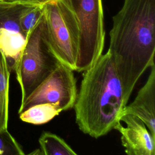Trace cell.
Here are the masks:
<instances>
[{"instance_id":"e0dca14e","label":"cell","mask_w":155,"mask_h":155,"mask_svg":"<svg viewBox=\"0 0 155 155\" xmlns=\"http://www.w3.org/2000/svg\"><path fill=\"white\" fill-rule=\"evenodd\" d=\"M15 2V0H0V3H8Z\"/></svg>"},{"instance_id":"8992f818","label":"cell","mask_w":155,"mask_h":155,"mask_svg":"<svg viewBox=\"0 0 155 155\" xmlns=\"http://www.w3.org/2000/svg\"><path fill=\"white\" fill-rule=\"evenodd\" d=\"M78 94L76 79L73 71L59 63L55 69L20 104L18 114L39 104L57 105L62 111L74 107Z\"/></svg>"},{"instance_id":"7c38bea8","label":"cell","mask_w":155,"mask_h":155,"mask_svg":"<svg viewBox=\"0 0 155 155\" xmlns=\"http://www.w3.org/2000/svg\"><path fill=\"white\" fill-rule=\"evenodd\" d=\"M39 143L45 155H78L62 138L50 132H44Z\"/></svg>"},{"instance_id":"5b68a950","label":"cell","mask_w":155,"mask_h":155,"mask_svg":"<svg viewBox=\"0 0 155 155\" xmlns=\"http://www.w3.org/2000/svg\"><path fill=\"white\" fill-rule=\"evenodd\" d=\"M76 18L80 33L76 71L90 68L102 54L105 30L102 0H67Z\"/></svg>"},{"instance_id":"4fadbf2b","label":"cell","mask_w":155,"mask_h":155,"mask_svg":"<svg viewBox=\"0 0 155 155\" xmlns=\"http://www.w3.org/2000/svg\"><path fill=\"white\" fill-rule=\"evenodd\" d=\"M43 5L27 6L19 17V25L23 33L26 36L36 25L43 15Z\"/></svg>"},{"instance_id":"5bb4252c","label":"cell","mask_w":155,"mask_h":155,"mask_svg":"<svg viewBox=\"0 0 155 155\" xmlns=\"http://www.w3.org/2000/svg\"><path fill=\"white\" fill-rule=\"evenodd\" d=\"M22 147L8 131L0 132V155H25Z\"/></svg>"},{"instance_id":"9c48e42d","label":"cell","mask_w":155,"mask_h":155,"mask_svg":"<svg viewBox=\"0 0 155 155\" xmlns=\"http://www.w3.org/2000/svg\"><path fill=\"white\" fill-rule=\"evenodd\" d=\"M150 68L146 82L133 102L125 107L122 115L130 114L140 119L155 138V65Z\"/></svg>"},{"instance_id":"9a60e30c","label":"cell","mask_w":155,"mask_h":155,"mask_svg":"<svg viewBox=\"0 0 155 155\" xmlns=\"http://www.w3.org/2000/svg\"><path fill=\"white\" fill-rule=\"evenodd\" d=\"M52 0H15L21 3L32 5H43Z\"/></svg>"},{"instance_id":"ba28073f","label":"cell","mask_w":155,"mask_h":155,"mask_svg":"<svg viewBox=\"0 0 155 155\" xmlns=\"http://www.w3.org/2000/svg\"><path fill=\"white\" fill-rule=\"evenodd\" d=\"M114 129L120 134L127 155H155V138L138 117L130 114H122Z\"/></svg>"},{"instance_id":"30bf717a","label":"cell","mask_w":155,"mask_h":155,"mask_svg":"<svg viewBox=\"0 0 155 155\" xmlns=\"http://www.w3.org/2000/svg\"><path fill=\"white\" fill-rule=\"evenodd\" d=\"M11 69L0 50V132L8 128L9 79Z\"/></svg>"},{"instance_id":"3957f363","label":"cell","mask_w":155,"mask_h":155,"mask_svg":"<svg viewBox=\"0 0 155 155\" xmlns=\"http://www.w3.org/2000/svg\"><path fill=\"white\" fill-rule=\"evenodd\" d=\"M43 29L47 44L56 59L76 71L80 33L67 0H52L44 5Z\"/></svg>"},{"instance_id":"2e32d148","label":"cell","mask_w":155,"mask_h":155,"mask_svg":"<svg viewBox=\"0 0 155 155\" xmlns=\"http://www.w3.org/2000/svg\"><path fill=\"white\" fill-rule=\"evenodd\" d=\"M25 155H45V154L43 151V150L39 147L38 148L34 150L33 151H31L28 154H25Z\"/></svg>"},{"instance_id":"8fae6325","label":"cell","mask_w":155,"mask_h":155,"mask_svg":"<svg viewBox=\"0 0 155 155\" xmlns=\"http://www.w3.org/2000/svg\"><path fill=\"white\" fill-rule=\"evenodd\" d=\"M62 111L57 105L48 103L39 104L30 107L19 113L20 119L33 125L44 124Z\"/></svg>"},{"instance_id":"7a4b0ae2","label":"cell","mask_w":155,"mask_h":155,"mask_svg":"<svg viewBox=\"0 0 155 155\" xmlns=\"http://www.w3.org/2000/svg\"><path fill=\"white\" fill-rule=\"evenodd\" d=\"M125 106L122 84L107 51L84 71L74 105L76 122L81 131L97 139L114 128Z\"/></svg>"},{"instance_id":"6da1fadb","label":"cell","mask_w":155,"mask_h":155,"mask_svg":"<svg viewBox=\"0 0 155 155\" xmlns=\"http://www.w3.org/2000/svg\"><path fill=\"white\" fill-rule=\"evenodd\" d=\"M108 52L127 105L143 73L154 65L155 0H124L113 17Z\"/></svg>"},{"instance_id":"277c9868","label":"cell","mask_w":155,"mask_h":155,"mask_svg":"<svg viewBox=\"0 0 155 155\" xmlns=\"http://www.w3.org/2000/svg\"><path fill=\"white\" fill-rule=\"evenodd\" d=\"M59 63L45 41L42 15L27 35L25 45L13 68L21 88L20 104L49 76Z\"/></svg>"},{"instance_id":"52a82bcc","label":"cell","mask_w":155,"mask_h":155,"mask_svg":"<svg viewBox=\"0 0 155 155\" xmlns=\"http://www.w3.org/2000/svg\"><path fill=\"white\" fill-rule=\"evenodd\" d=\"M28 5L16 1L0 3V50L11 70L25 43L27 37L21 28L19 17Z\"/></svg>"}]
</instances>
